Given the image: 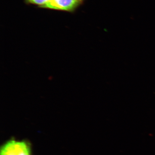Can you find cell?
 Segmentation results:
<instances>
[{"label": "cell", "instance_id": "2", "mask_svg": "<svg viewBox=\"0 0 155 155\" xmlns=\"http://www.w3.org/2000/svg\"><path fill=\"white\" fill-rule=\"evenodd\" d=\"M31 144L28 140H16L13 155H32Z\"/></svg>", "mask_w": 155, "mask_h": 155}, {"label": "cell", "instance_id": "3", "mask_svg": "<svg viewBox=\"0 0 155 155\" xmlns=\"http://www.w3.org/2000/svg\"><path fill=\"white\" fill-rule=\"evenodd\" d=\"M25 1L27 4L37 5H38L39 7H40L49 0H25Z\"/></svg>", "mask_w": 155, "mask_h": 155}, {"label": "cell", "instance_id": "1", "mask_svg": "<svg viewBox=\"0 0 155 155\" xmlns=\"http://www.w3.org/2000/svg\"><path fill=\"white\" fill-rule=\"evenodd\" d=\"M84 0H49L39 8L72 12L83 4Z\"/></svg>", "mask_w": 155, "mask_h": 155}]
</instances>
